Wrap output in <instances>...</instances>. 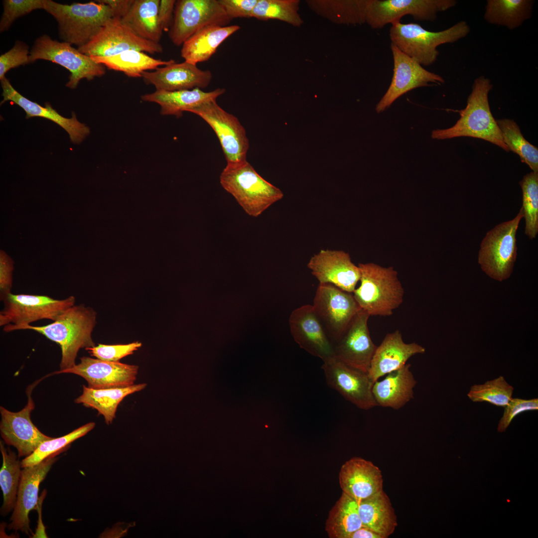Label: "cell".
<instances>
[{
    "mask_svg": "<svg viewBox=\"0 0 538 538\" xmlns=\"http://www.w3.org/2000/svg\"><path fill=\"white\" fill-rule=\"evenodd\" d=\"M96 313L84 304L73 305L61 314L49 324L35 326L25 325L15 329L32 330L59 344L62 357L60 370L76 365L75 360L80 349L95 346L91 334L95 326Z\"/></svg>",
    "mask_w": 538,
    "mask_h": 538,
    "instance_id": "cell-1",
    "label": "cell"
},
{
    "mask_svg": "<svg viewBox=\"0 0 538 538\" xmlns=\"http://www.w3.org/2000/svg\"><path fill=\"white\" fill-rule=\"evenodd\" d=\"M492 88L490 80L485 76L475 79L467 105L460 111V119L451 128L432 131L431 137L445 139L460 136L472 137L488 141L509 151L490 110L488 94Z\"/></svg>",
    "mask_w": 538,
    "mask_h": 538,
    "instance_id": "cell-2",
    "label": "cell"
},
{
    "mask_svg": "<svg viewBox=\"0 0 538 538\" xmlns=\"http://www.w3.org/2000/svg\"><path fill=\"white\" fill-rule=\"evenodd\" d=\"M360 285L353 295L361 309L370 316H388L404 300V289L392 267L360 263Z\"/></svg>",
    "mask_w": 538,
    "mask_h": 538,
    "instance_id": "cell-3",
    "label": "cell"
},
{
    "mask_svg": "<svg viewBox=\"0 0 538 538\" xmlns=\"http://www.w3.org/2000/svg\"><path fill=\"white\" fill-rule=\"evenodd\" d=\"M222 187L249 216L257 217L283 197L282 192L257 173L247 160L227 164L220 176Z\"/></svg>",
    "mask_w": 538,
    "mask_h": 538,
    "instance_id": "cell-4",
    "label": "cell"
},
{
    "mask_svg": "<svg viewBox=\"0 0 538 538\" xmlns=\"http://www.w3.org/2000/svg\"><path fill=\"white\" fill-rule=\"evenodd\" d=\"M43 9L57 20L60 38L78 48L88 43L113 17L110 7L97 0L69 5L44 0Z\"/></svg>",
    "mask_w": 538,
    "mask_h": 538,
    "instance_id": "cell-5",
    "label": "cell"
},
{
    "mask_svg": "<svg viewBox=\"0 0 538 538\" xmlns=\"http://www.w3.org/2000/svg\"><path fill=\"white\" fill-rule=\"evenodd\" d=\"M391 43L422 66H429L437 60L439 45L454 43L466 37L470 32L466 21H461L449 28L438 32L423 28L415 23L391 24Z\"/></svg>",
    "mask_w": 538,
    "mask_h": 538,
    "instance_id": "cell-6",
    "label": "cell"
},
{
    "mask_svg": "<svg viewBox=\"0 0 538 538\" xmlns=\"http://www.w3.org/2000/svg\"><path fill=\"white\" fill-rule=\"evenodd\" d=\"M524 217L522 207L512 220L488 232L480 245L478 263L493 279L502 281L511 275L517 255L516 234Z\"/></svg>",
    "mask_w": 538,
    "mask_h": 538,
    "instance_id": "cell-7",
    "label": "cell"
},
{
    "mask_svg": "<svg viewBox=\"0 0 538 538\" xmlns=\"http://www.w3.org/2000/svg\"><path fill=\"white\" fill-rule=\"evenodd\" d=\"M75 297L71 295L57 299L47 295L8 294L2 301L3 309L0 312V326L8 332L19 326L29 325L42 319L53 321L64 311L75 305Z\"/></svg>",
    "mask_w": 538,
    "mask_h": 538,
    "instance_id": "cell-8",
    "label": "cell"
},
{
    "mask_svg": "<svg viewBox=\"0 0 538 538\" xmlns=\"http://www.w3.org/2000/svg\"><path fill=\"white\" fill-rule=\"evenodd\" d=\"M43 59L57 63L70 72L66 86L75 89L83 79L88 80L101 77L106 73L105 67L79 51L66 42L53 40L44 34L37 38L30 51L29 63Z\"/></svg>",
    "mask_w": 538,
    "mask_h": 538,
    "instance_id": "cell-9",
    "label": "cell"
},
{
    "mask_svg": "<svg viewBox=\"0 0 538 538\" xmlns=\"http://www.w3.org/2000/svg\"><path fill=\"white\" fill-rule=\"evenodd\" d=\"M312 306L333 344L340 339L361 309L353 293L330 283H319Z\"/></svg>",
    "mask_w": 538,
    "mask_h": 538,
    "instance_id": "cell-10",
    "label": "cell"
},
{
    "mask_svg": "<svg viewBox=\"0 0 538 538\" xmlns=\"http://www.w3.org/2000/svg\"><path fill=\"white\" fill-rule=\"evenodd\" d=\"M230 21L218 0H177L169 38L180 46L205 27L227 26Z\"/></svg>",
    "mask_w": 538,
    "mask_h": 538,
    "instance_id": "cell-11",
    "label": "cell"
},
{
    "mask_svg": "<svg viewBox=\"0 0 538 538\" xmlns=\"http://www.w3.org/2000/svg\"><path fill=\"white\" fill-rule=\"evenodd\" d=\"M189 112L204 120L216 134L227 164L247 160L249 140L238 119L223 109L216 100L207 101Z\"/></svg>",
    "mask_w": 538,
    "mask_h": 538,
    "instance_id": "cell-12",
    "label": "cell"
},
{
    "mask_svg": "<svg viewBox=\"0 0 538 538\" xmlns=\"http://www.w3.org/2000/svg\"><path fill=\"white\" fill-rule=\"evenodd\" d=\"M457 3L454 0H369L366 23L374 29L399 21L410 15L420 21H434L438 13Z\"/></svg>",
    "mask_w": 538,
    "mask_h": 538,
    "instance_id": "cell-13",
    "label": "cell"
},
{
    "mask_svg": "<svg viewBox=\"0 0 538 538\" xmlns=\"http://www.w3.org/2000/svg\"><path fill=\"white\" fill-rule=\"evenodd\" d=\"M89 56L108 57L129 50L150 54L161 53L159 43L144 39L124 24L121 19L111 18L86 45L78 48Z\"/></svg>",
    "mask_w": 538,
    "mask_h": 538,
    "instance_id": "cell-14",
    "label": "cell"
},
{
    "mask_svg": "<svg viewBox=\"0 0 538 538\" xmlns=\"http://www.w3.org/2000/svg\"><path fill=\"white\" fill-rule=\"evenodd\" d=\"M327 385L358 408L368 410L378 404L372 392L374 382L368 373L333 357L322 366Z\"/></svg>",
    "mask_w": 538,
    "mask_h": 538,
    "instance_id": "cell-15",
    "label": "cell"
},
{
    "mask_svg": "<svg viewBox=\"0 0 538 538\" xmlns=\"http://www.w3.org/2000/svg\"><path fill=\"white\" fill-rule=\"evenodd\" d=\"M391 49L394 61L393 75L389 88L376 105L378 113L389 108L398 98L409 91L428 86L430 83L440 85L444 83L443 77L424 69L392 43Z\"/></svg>",
    "mask_w": 538,
    "mask_h": 538,
    "instance_id": "cell-16",
    "label": "cell"
},
{
    "mask_svg": "<svg viewBox=\"0 0 538 538\" xmlns=\"http://www.w3.org/2000/svg\"><path fill=\"white\" fill-rule=\"evenodd\" d=\"M370 315L360 309L340 339L334 345V357L353 368L368 373L377 348L370 335Z\"/></svg>",
    "mask_w": 538,
    "mask_h": 538,
    "instance_id": "cell-17",
    "label": "cell"
},
{
    "mask_svg": "<svg viewBox=\"0 0 538 538\" xmlns=\"http://www.w3.org/2000/svg\"><path fill=\"white\" fill-rule=\"evenodd\" d=\"M27 404L21 410L12 412L0 406V434L5 443L16 448L19 457H27L44 441L52 437L42 433L30 418L34 404L28 392Z\"/></svg>",
    "mask_w": 538,
    "mask_h": 538,
    "instance_id": "cell-18",
    "label": "cell"
},
{
    "mask_svg": "<svg viewBox=\"0 0 538 538\" xmlns=\"http://www.w3.org/2000/svg\"><path fill=\"white\" fill-rule=\"evenodd\" d=\"M138 369L135 365L83 357L79 364L54 374L77 375L85 379L91 388H123L134 385Z\"/></svg>",
    "mask_w": 538,
    "mask_h": 538,
    "instance_id": "cell-19",
    "label": "cell"
},
{
    "mask_svg": "<svg viewBox=\"0 0 538 538\" xmlns=\"http://www.w3.org/2000/svg\"><path fill=\"white\" fill-rule=\"evenodd\" d=\"M291 335L299 347L325 361L334 356V345L325 332L312 305L293 310L289 318Z\"/></svg>",
    "mask_w": 538,
    "mask_h": 538,
    "instance_id": "cell-20",
    "label": "cell"
},
{
    "mask_svg": "<svg viewBox=\"0 0 538 538\" xmlns=\"http://www.w3.org/2000/svg\"><path fill=\"white\" fill-rule=\"evenodd\" d=\"M58 454L52 455L36 465L22 468L16 502L10 518L8 530L20 531L28 535L31 532L29 513L36 509L39 485L57 461Z\"/></svg>",
    "mask_w": 538,
    "mask_h": 538,
    "instance_id": "cell-21",
    "label": "cell"
},
{
    "mask_svg": "<svg viewBox=\"0 0 538 538\" xmlns=\"http://www.w3.org/2000/svg\"><path fill=\"white\" fill-rule=\"evenodd\" d=\"M307 267L319 283H330L347 292L353 293L360 280L359 267L343 251L321 250L311 257Z\"/></svg>",
    "mask_w": 538,
    "mask_h": 538,
    "instance_id": "cell-22",
    "label": "cell"
},
{
    "mask_svg": "<svg viewBox=\"0 0 538 538\" xmlns=\"http://www.w3.org/2000/svg\"><path fill=\"white\" fill-rule=\"evenodd\" d=\"M141 77L145 84L154 86L156 90L175 91L205 88L211 82L212 74L209 70L200 69L184 61L174 62L152 72L145 71Z\"/></svg>",
    "mask_w": 538,
    "mask_h": 538,
    "instance_id": "cell-23",
    "label": "cell"
},
{
    "mask_svg": "<svg viewBox=\"0 0 538 538\" xmlns=\"http://www.w3.org/2000/svg\"><path fill=\"white\" fill-rule=\"evenodd\" d=\"M339 482L343 493L357 502L383 490L381 471L372 462L354 457L341 466Z\"/></svg>",
    "mask_w": 538,
    "mask_h": 538,
    "instance_id": "cell-24",
    "label": "cell"
},
{
    "mask_svg": "<svg viewBox=\"0 0 538 538\" xmlns=\"http://www.w3.org/2000/svg\"><path fill=\"white\" fill-rule=\"evenodd\" d=\"M425 352V349L415 342L405 343L399 330L388 333L377 347L368 374L374 383L401 368L412 356Z\"/></svg>",
    "mask_w": 538,
    "mask_h": 538,
    "instance_id": "cell-25",
    "label": "cell"
},
{
    "mask_svg": "<svg viewBox=\"0 0 538 538\" xmlns=\"http://www.w3.org/2000/svg\"><path fill=\"white\" fill-rule=\"evenodd\" d=\"M0 82L3 97L0 105L9 101L25 111L26 119L38 117L53 121L67 132L71 141L74 143H81L89 134V128L78 121L74 112H72L71 118L64 117L53 109L49 103H45V107H42L23 96L12 87L5 77L0 80Z\"/></svg>",
    "mask_w": 538,
    "mask_h": 538,
    "instance_id": "cell-26",
    "label": "cell"
},
{
    "mask_svg": "<svg viewBox=\"0 0 538 538\" xmlns=\"http://www.w3.org/2000/svg\"><path fill=\"white\" fill-rule=\"evenodd\" d=\"M410 367L406 363L374 382L372 392L378 406L399 409L413 398L417 382Z\"/></svg>",
    "mask_w": 538,
    "mask_h": 538,
    "instance_id": "cell-27",
    "label": "cell"
},
{
    "mask_svg": "<svg viewBox=\"0 0 538 538\" xmlns=\"http://www.w3.org/2000/svg\"><path fill=\"white\" fill-rule=\"evenodd\" d=\"M226 90L217 88L210 92H204L199 88L175 91L155 90L141 96L142 100L155 103L160 107L162 115L174 116L179 118L184 112H189L201 104L217 99Z\"/></svg>",
    "mask_w": 538,
    "mask_h": 538,
    "instance_id": "cell-28",
    "label": "cell"
},
{
    "mask_svg": "<svg viewBox=\"0 0 538 538\" xmlns=\"http://www.w3.org/2000/svg\"><path fill=\"white\" fill-rule=\"evenodd\" d=\"M240 28L238 25L205 27L183 43L181 56L185 61L195 65L207 61L220 45Z\"/></svg>",
    "mask_w": 538,
    "mask_h": 538,
    "instance_id": "cell-29",
    "label": "cell"
},
{
    "mask_svg": "<svg viewBox=\"0 0 538 538\" xmlns=\"http://www.w3.org/2000/svg\"><path fill=\"white\" fill-rule=\"evenodd\" d=\"M358 503L362 526L371 529L382 538H387L395 531L397 516L388 496L382 490Z\"/></svg>",
    "mask_w": 538,
    "mask_h": 538,
    "instance_id": "cell-30",
    "label": "cell"
},
{
    "mask_svg": "<svg viewBox=\"0 0 538 538\" xmlns=\"http://www.w3.org/2000/svg\"><path fill=\"white\" fill-rule=\"evenodd\" d=\"M159 0H134L122 22L136 35L159 43L163 30L158 19Z\"/></svg>",
    "mask_w": 538,
    "mask_h": 538,
    "instance_id": "cell-31",
    "label": "cell"
},
{
    "mask_svg": "<svg viewBox=\"0 0 538 538\" xmlns=\"http://www.w3.org/2000/svg\"><path fill=\"white\" fill-rule=\"evenodd\" d=\"M145 383L133 385L123 388L94 389L83 386L82 395L75 400L77 404H82L98 410L104 417L107 424H111L115 418L117 407L127 396L144 389Z\"/></svg>",
    "mask_w": 538,
    "mask_h": 538,
    "instance_id": "cell-32",
    "label": "cell"
},
{
    "mask_svg": "<svg viewBox=\"0 0 538 538\" xmlns=\"http://www.w3.org/2000/svg\"><path fill=\"white\" fill-rule=\"evenodd\" d=\"M306 2L317 14L335 23L357 25L366 23L369 0H311Z\"/></svg>",
    "mask_w": 538,
    "mask_h": 538,
    "instance_id": "cell-33",
    "label": "cell"
},
{
    "mask_svg": "<svg viewBox=\"0 0 538 538\" xmlns=\"http://www.w3.org/2000/svg\"><path fill=\"white\" fill-rule=\"evenodd\" d=\"M97 63L106 66L109 69L123 72L132 78L142 77V74L147 70H155L160 66H165L175 62L154 58L145 52L129 50L117 55L108 57L90 56Z\"/></svg>",
    "mask_w": 538,
    "mask_h": 538,
    "instance_id": "cell-34",
    "label": "cell"
},
{
    "mask_svg": "<svg viewBox=\"0 0 538 538\" xmlns=\"http://www.w3.org/2000/svg\"><path fill=\"white\" fill-rule=\"evenodd\" d=\"M534 3L531 0H488L484 18L489 23L513 30L531 17Z\"/></svg>",
    "mask_w": 538,
    "mask_h": 538,
    "instance_id": "cell-35",
    "label": "cell"
},
{
    "mask_svg": "<svg viewBox=\"0 0 538 538\" xmlns=\"http://www.w3.org/2000/svg\"><path fill=\"white\" fill-rule=\"evenodd\" d=\"M357 502L344 493L330 511L325 530L330 538H348L362 527Z\"/></svg>",
    "mask_w": 538,
    "mask_h": 538,
    "instance_id": "cell-36",
    "label": "cell"
},
{
    "mask_svg": "<svg viewBox=\"0 0 538 538\" xmlns=\"http://www.w3.org/2000/svg\"><path fill=\"white\" fill-rule=\"evenodd\" d=\"M0 450L2 456V464L0 470V486L3 494V503L0 512L1 515L5 516L15 506L22 467L21 461L16 454L9 448H6L1 441Z\"/></svg>",
    "mask_w": 538,
    "mask_h": 538,
    "instance_id": "cell-37",
    "label": "cell"
},
{
    "mask_svg": "<svg viewBox=\"0 0 538 538\" xmlns=\"http://www.w3.org/2000/svg\"><path fill=\"white\" fill-rule=\"evenodd\" d=\"M496 122L509 150L519 155L523 162L528 165L533 172L538 173V148L524 138L514 120L503 119L496 120Z\"/></svg>",
    "mask_w": 538,
    "mask_h": 538,
    "instance_id": "cell-38",
    "label": "cell"
},
{
    "mask_svg": "<svg viewBox=\"0 0 538 538\" xmlns=\"http://www.w3.org/2000/svg\"><path fill=\"white\" fill-rule=\"evenodd\" d=\"M299 3L298 0H259L251 17L277 19L299 27L303 23L298 12Z\"/></svg>",
    "mask_w": 538,
    "mask_h": 538,
    "instance_id": "cell-39",
    "label": "cell"
},
{
    "mask_svg": "<svg viewBox=\"0 0 538 538\" xmlns=\"http://www.w3.org/2000/svg\"><path fill=\"white\" fill-rule=\"evenodd\" d=\"M523 192V210L525 234L530 239L538 233V173L532 171L520 182Z\"/></svg>",
    "mask_w": 538,
    "mask_h": 538,
    "instance_id": "cell-40",
    "label": "cell"
},
{
    "mask_svg": "<svg viewBox=\"0 0 538 538\" xmlns=\"http://www.w3.org/2000/svg\"><path fill=\"white\" fill-rule=\"evenodd\" d=\"M95 426V422H89L63 436L44 441L31 454L21 461L22 468L36 465L52 455L59 454L72 442L86 434Z\"/></svg>",
    "mask_w": 538,
    "mask_h": 538,
    "instance_id": "cell-41",
    "label": "cell"
},
{
    "mask_svg": "<svg viewBox=\"0 0 538 538\" xmlns=\"http://www.w3.org/2000/svg\"><path fill=\"white\" fill-rule=\"evenodd\" d=\"M514 388L503 376L472 386L467 396L473 402H486L505 407L512 398Z\"/></svg>",
    "mask_w": 538,
    "mask_h": 538,
    "instance_id": "cell-42",
    "label": "cell"
},
{
    "mask_svg": "<svg viewBox=\"0 0 538 538\" xmlns=\"http://www.w3.org/2000/svg\"><path fill=\"white\" fill-rule=\"evenodd\" d=\"M44 0H3V12L0 21V31L7 30L17 18L37 9L44 8Z\"/></svg>",
    "mask_w": 538,
    "mask_h": 538,
    "instance_id": "cell-43",
    "label": "cell"
},
{
    "mask_svg": "<svg viewBox=\"0 0 538 538\" xmlns=\"http://www.w3.org/2000/svg\"><path fill=\"white\" fill-rule=\"evenodd\" d=\"M142 345L140 342H135L128 344L104 345L87 348L86 350L92 356L97 359L112 362L119 361L128 355H132Z\"/></svg>",
    "mask_w": 538,
    "mask_h": 538,
    "instance_id": "cell-44",
    "label": "cell"
},
{
    "mask_svg": "<svg viewBox=\"0 0 538 538\" xmlns=\"http://www.w3.org/2000/svg\"><path fill=\"white\" fill-rule=\"evenodd\" d=\"M28 46L17 41L13 47L0 56V79L5 77L10 69L29 63Z\"/></svg>",
    "mask_w": 538,
    "mask_h": 538,
    "instance_id": "cell-45",
    "label": "cell"
},
{
    "mask_svg": "<svg viewBox=\"0 0 538 538\" xmlns=\"http://www.w3.org/2000/svg\"><path fill=\"white\" fill-rule=\"evenodd\" d=\"M504 407L503 415L498 423L497 429L499 432L505 431L518 414L526 411L538 410V399L512 398Z\"/></svg>",
    "mask_w": 538,
    "mask_h": 538,
    "instance_id": "cell-46",
    "label": "cell"
},
{
    "mask_svg": "<svg viewBox=\"0 0 538 538\" xmlns=\"http://www.w3.org/2000/svg\"><path fill=\"white\" fill-rule=\"evenodd\" d=\"M259 0H218L229 18L251 17Z\"/></svg>",
    "mask_w": 538,
    "mask_h": 538,
    "instance_id": "cell-47",
    "label": "cell"
},
{
    "mask_svg": "<svg viewBox=\"0 0 538 538\" xmlns=\"http://www.w3.org/2000/svg\"><path fill=\"white\" fill-rule=\"evenodd\" d=\"M13 262L2 251L0 255V299L3 301L11 293Z\"/></svg>",
    "mask_w": 538,
    "mask_h": 538,
    "instance_id": "cell-48",
    "label": "cell"
},
{
    "mask_svg": "<svg viewBox=\"0 0 538 538\" xmlns=\"http://www.w3.org/2000/svg\"><path fill=\"white\" fill-rule=\"evenodd\" d=\"M176 0H161L158 8V19L163 31H169L172 25Z\"/></svg>",
    "mask_w": 538,
    "mask_h": 538,
    "instance_id": "cell-49",
    "label": "cell"
},
{
    "mask_svg": "<svg viewBox=\"0 0 538 538\" xmlns=\"http://www.w3.org/2000/svg\"><path fill=\"white\" fill-rule=\"evenodd\" d=\"M99 2L108 5L111 8L113 17L121 19L129 11L134 0H100Z\"/></svg>",
    "mask_w": 538,
    "mask_h": 538,
    "instance_id": "cell-50",
    "label": "cell"
},
{
    "mask_svg": "<svg viewBox=\"0 0 538 538\" xmlns=\"http://www.w3.org/2000/svg\"><path fill=\"white\" fill-rule=\"evenodd\" d=\"M348 538H382V537L371 529L362 526L353 533Z\"/></svg>",
    "mask_w": 538,
    "mask_h": 538,
    "instance_id": "cell-51",
    "label": "cell"
}]
</instances>
